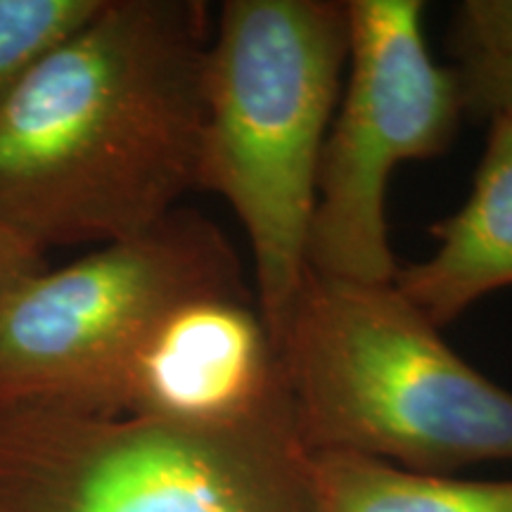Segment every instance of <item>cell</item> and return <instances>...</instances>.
Masks as SVG:
<instances>
[{
    "instance_id": "obj_1",
    "label": "cell",
    "mask_w": 512,
    "mask_h": 512,
    "mask_svg": "<svg viewBox=\"0 0 512 512\" xmlns=\"http://www.w3.org/2000/svg\"><path fill=\"white\" fill-rule=\"evenodd\" d=\"M202 0H105L0 107V226L48 252L138 238L195 190Z\"/></svg>"
},
{
    "instance_id": "obj_2",
    "label": "cell",
    "mask_w": 512,
    "mask_h": 512,
    "mask_svg": "<svg viewBox=\"0 0 512 512\" xmlns=\"http://www.w3.org/2000/svg\"><path fill=\"white\" fill-rule=\"evenodd\" d=\"M349 60L339 0H226L204 69L195 190L245 228L254 297L283 342L309 273L320 155Z\"/></svg>"
},
{
    "instance_id": "obj_3",
    "label": "cell",
    "mask_w": 512,
    "mask_h": 512,
    "mask_svg": "<svg viewBox=\"0 0 512 512\" xmlns=\"http://www.w3.org/2000/svg\"><path fill=\"white\" fill-rule=\"evenodd\" d=\"M394 283L309 271L280 342L306 451L430 475L512 460V392L448 347Z\"/></svg>"
},
{
    "instance_id": "obj_4",
    "label": "cell",
    "mask_w": 512,
    "mask_h": 512,
    "mask_svg": "<svg viewBox=\"0 0 512 512\" xmlns=\"http://www.w3.org/2000/svg\"><path fill=\"white\" fill-rule=\"evenodd\" d=\"M247 292L228 235L183 204L138 238L31 275L0 306V418H119L128 358L166 311Z\"/></svg>"
},
{
    "instance_id": "obj_5",
    "label": "cell",
    "mask_w": 512,
    "mask_h": 512,
    "mask_svg": "<svg viewBox=\"0 0 512 512\" xmlns=\"http://www.w3.org/2000/svg\"><path fill=\"white\" fill-rule=\"evenodd\" d=\"M0 512H313L309 451L292 420L190 427L10 413Z\"/></svg>"
},
{
    "instance_id": "obj_6",
    "label": "cell",
    "mask_w": 512,
    "mask_h": 512,
    "mask_svg": "<svg viewBox=\"0 0 512 512\" xmlns=\"http://www.w3.org/2000/svg\"><path fill=\"white\" fill-rule=\"evenodd\" d=\"M349 60L320 155L309 271L394 283L387 188L394 169L444 155L463 119L456 67L425 41L420 0H347Z\"/></svg>"
},
{
    "instance_id": "obj_7",
    "label": "cell",
    "mask_w": 512,
    "mask_h": 512,
    "mask_svg": "<svg viewBox=\"0 0 512 512\" xmlns=\"http://www.w3.org/2000/svg\"><path fill=\"white\" fill-rule=\"evenodd\" d=\"M124 415L190 427L294 422L283 358L254 294H204L166 311L128 358Z\"/></svg>"
},
{
    "instance_id": "obj_8",
    "label": "cell",
    "mask_w": 512,
    "mask_h": 512,
    "mask_svg": "<svg viewBox=\"0 0 512 512\" xmlns=\"http://www.w3.org/2000/svg\"><path fill=\"white\" fill-rule=\"evenodd\" d=\"M430 233L434 254L399 266L394 287L437 328L491 292L512 287V119L489 121L470 197Z\"/></svg>"
},
{
    "instance_id": "obj_9",
    "label": "cell",
    "mask_w": 512,
    "mask_h": 512,
    "mask_svg": "<svg viewBox=\"0 0 512 512\" xmlns=\"http://www.w3.org/2000/svg\"><path fill=\"white\" fill-rule=\"evenodd\" d=\"M313 512H512V479L413 472L347 451L309 453Z\"/></svg>"
},
{
    "instance_id": "obj_10",
    "label": "cell",
    "mask_w": 512,
    "mask_h": 512,
    "mask_svg": "<svg viewBox=\"0 0 512 512\" xmlns=\"http://www.w3.org/2000/svg\"><path fill=\"white\" fill-rule=\"evenodd\" d=\"M102 5L105 0H0V107Z\"/></svg>"
},
{
    "instance_id": "obj_11",
    "label": "cell",
    "mask_w": 512,
    "mask_h": 512,
    "mask_svg": "<svg viewBox=\"0 0 512 512\" xmlns=\"http://www.w3.org/2000/svg\"><path fill=\"white\" fill-rule=\"evenodd\" d=\"M456 64L512 60V0H463L448 24Z\"/></svg>"
},
{
    "instance_id": "obj_12",
    "label": "cell",
    "mask_w": 512,
    "mask_h": 512,
    "mask_svg": "<svg viewBox=\"0 0 512 512\" xmlns=\"http://www.w3.org/2000/svg\"><path fill=\"white\" fill-rule=\"evenodd\" d=\"M458 72L463 117L512 119V60L453 64Z\"/></svg>"
},
{
    "instance_id": "obj_13",
    "label": "cell",
    "mask_w": 512,
    "mask_h": 512,
    "mask_svg": "<svg viewBox=\"0 0 512 512\" xmlns=\"http://www.w3.org/2000/svg\"><path fill=\"white\" fill-rule=\"evenodd\" d=\"M48 252L0 226V306L31 275L46 271Z\"/></svg>"
}]
</instances>
